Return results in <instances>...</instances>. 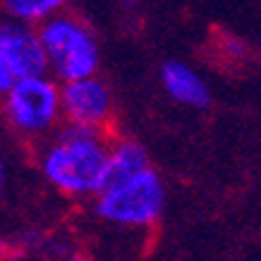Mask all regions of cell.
Wrapping results in <instances>:
<instances>
[{
  "label": "cell",
  "mask_w": 261,
  "mask_h": 261,
  "mask_svg": "<svg viewBox=\"0 0 261 261\" xmlns=\"http://www.w3.org/2000/svg\"><path fill=\"white\" fill-rule=\"evenodd\" d=\"M163 206H166L163 180L153 168H149L135 177L106 185L96 199V214L115 225L146 228L161 218Z\"/></svg>",
  "instance_id": "3957f363"
},
{
  "label": "cell",
  "mask_w": 261,
  "mask_h": 261,
  "mask_svg": "<svg viewBox=\"0 0 261 261\" xmlns=\"http://www.w3.org/2000/svg\"><path fill=\"white\" fill-rule=\"evenodd\" d=\"M111 144L101 129L67 125L41 151V173L58 192L70 197L101 194L108 182Z\"/></svg>",
  "instance_id": "6da1fadb"
},
{
  "label": "cell",
  "mask_w": 261,
  "mask_h": 261,
  "mask_svg": "<svg viewBox=\"0 0 261 261\" xmlns=\"http://www.w3.org/2000/svg\"><path fill=\"white\" fill-rule=\"evenodd\" d=\"M0 50L17 80L41 77L48 72V60L39 36V27L12 22V19L0 22Z\"/></svg>",
  "instance_id": "8992f818"
},
{
  "label": "cell",
  "mask_w": 261,
  "mask_h": 261,
  "mask_svg": "<svg viewBox=\"0 0 261 261\" xmlns=\"http://www.w3.org/2000/svg\"><path fill=\"white\" fill-rule=\"evenodd\" d=\"M63 8V0H0V10L8 19L22 24H43Z\"/></svg>",
  "instance_id": "9c48e42d"
},
{
  "label": "cell",
  "mask_w": 261,
  "mask_h": 261,
  "mask_svg": "<svg viewBox=\"0 0 261 261\" xmlns=\"http://www.w3.org/2000/svg\"><path fill=\"white\" fill-rule=\"evenodd\" d=\"M161 82H163L168 96L177 103H185L192 108H206L211 101L208 84L185 63H177V60L166 63L161 67Z\"/></svg>",
  "instance_id": "52a82bcc"
},
{
  "label": "cell",
  "mask_w": 261,
  "mask_h": 261,
  "mask_svg": "<svg viewBox=\"0 0 261 261\" xmlns=\"http://www.w3.org/2000/svg\"><path fill=\"white\" fill-rule=\"evenodd\" d=\"M0 101L12 129L24 137L46 135L58 125V120L63 115L60 87L48 74L17 80L15 87Z\"/></svg>",
  "instance_id": "277c9868"
},
{
  "label": "cell",
  "mask_w": 261,
  "mask_h": 261,
  "mask_svg": "<svg viewBox=\"0 0 261 261\" xmlns=\"http://www.w3.org/2000/svg\"><path fill=\"white\" fill-rule=\"evenodd\" d=\"M39 36L46 50L48 70L63 84L96 77L98 70V43L80 17L58 12L39 24Z\"/></svg>",
  "instance_id": "7a4b0ae2"
},
{
  "label": "cell",
  "mask_w": 261,
  "mask_h": 261,
  "mask_svg": "<svg viewBox=\"0 0 261 261\" xmlns=\"http://www.w3.org/2000/svg\"><path fill=\"white\" fill-rule=\"evenodd\" d=\"M151 168L149 153L139 142L132 139H122V142L111 144V161H108V182H120L127 177L144 173Z\"/></svg>",
  "instance_id": "ba28073f"
},
{
  "label": "cell",
  "mask_w": 261,
  "mask_h": 261,
  "mask_svg": "<svg viewBox=\"0 0 261 261\" xmlns=\"http://www.w3.org/2000/svg\"><path fill=\"white\" fill-rule=\"evenodd\" d=\"M3 194H5V168L0 163V201H3Z\"/></svg>",
  "instance_id": "8fae6325"
},
{
  "label": "cell",
  "mask_w": 261,
  "mask_h": 261,
  "mask_svg": "<svg viewBox=\"0 0 261 261\" xmlns=\"http://www.w3.org/2000/svg\"><path fill=\"white\" fill-rule=\"evenodd\" d=\"M60 101H63V118L67 120V125L103 132V127L108 125L113 115V94L108 84L98 77L63 84Z\"/></svg>",
  "instance_id": "5b68a950"
},
{
  "label": "cell",
  "mask_w": 261,
  "mask_h": 261,
  "mask_svg": "<svg viewBox=\"0 0 261 261\" xmlns=\"http://www.w3.org/2000/svg\"><path fill=\"white\" fill-rule=\"evenodd\" d=\"M15 82H17L15 72H12V67L8 65V60H5V56H3V50H0V98L15 87Z\"/></svg>",
  "instance_id": "30bf717a"
}]
</instances>
